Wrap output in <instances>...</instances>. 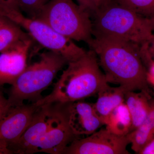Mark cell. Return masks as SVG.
<instances>
[{"label": "cell", "mask_w": 154, "mask_h": 154, "mask_svg": "<svg viewBox=\"0 0 154 154\" xmlns=\"http://www.w3.org/2000/svg\"><path fill=\"white\" fill-rule=\"evenodd\" d=\"M78 5L85 9L88 12H91L93 9L91 0H76Z\"/></svg>", "instance_id": "cell-23"}, {"label": "cell", "mask_w": 154, "mask_h": 154, "mask_svg": "<svg viewBox=\"0 0 154 154\" xmlns=\"http://www.w3.org/2000/svg\"><path fill=\"white\" fill-rule=\"evenodd\" d=\"M94 36L88 45L99 57L107 82L118 85L125 92L138 90L149 94L140 47L113 37Z\"/></svg>", "instance_id": "cell-2"}, {"label": "cell", "mask_w": 154, "mask_h": 154, "mask_svg": "<svg viewBox=\"0 0 154 154\" xmlns=\"http://www.w3.org/2000/svg\"><path fill=\"white\" fill-rule=\"evenodd\" d=\"M93 35L113 37L146 48L154 34L149 19L110 0L91 14Z\"/></svg>", "instance_id": "cell-4"}, {"label": "cell", "mask_w": 154, "mask_h": 154, "mask_svg": "<svg viewBox=\"0 0 154 154\" xmlns=\"http://www.w3.org/2000/svg\"></svg>", "instance_id": "cell-28"}, {"label": "cell", "mask_w": 154, "mask_h": 154, "mask_svg": "<svg viewBox=\"0 0 154 154\" xmlns=\"http://www.w3.org/2000/svg\"><path fill=\"white\" fill-rule=\"evenodd\" d=\"M110 1V0H91L93 5V9L91 12V14L100 6H102Z\"/></svg>", "instance_id": "cell-25"}, {"label": "cell", "mask_w": 154, "mask_h": 154, "mask_svg": "<svg viewBox=\"0 0 154 154\" xmlns=\"http://www.w3.org/2000/svg\"><path fill=\"white\" fill-rule=\"evenodd\" d=\"M149 112L147 117L140 126L128 134L131 149L138 153L154 137V99L150 102Z\"/></svg>", "instance_id": "cell-14"}, {"label": "cell", "mask_w": 154, "mask_h": 154, "mask_svg": "<svg viewBox=\"0 0 154 154\" xmlns=\"http://www.w3.org/2000/svg\"><path fill=\"white\" fill-rule=\"evenodd\" d=\"M121 5L134 11L142 17L154 16V0H116Z\"/></svg>", "instance_id": "cell-17"}, {"label": "cell", "mask_w": 154, "mask_h": 154, "mask_svg": "<svg viewBox=\"0 0 154 154\" xmlns=\"http://www.w3.org/2000/svg\"><path fill=\"white\" fill-rule=\"evenodd\" d=\"M105 125L106 128L117 135L126 136L131 132L132 120L125 102L117 106L110 113Z\"/></svg>", "instance_id": "cell-15"}, {"label": "cell", "mask_w": 154, "mask_h": 154, "mask_svg": "<svg viewBox=\"0 0 154 154\" xmlns=\"http://www.w3.org/2000/svg\"><path fill=\"white\" fill-rule=\"evenodd\" d=\"M148 49L149 54L150 56L152 54L154 55V34L153 37L152 38V40H151L150 42H149V45Z\"/></svg>", "instance_id": "cell-26"}, {"label": "cell", "mask_w": 154, "mask_h": 154, "mask_svg": "<svg viewBox=\"0 0 154 154\" xmlns=\"http://www.w3.org/2000/svg\"><path fill=\"white\" fill-rule=\"evenodd\" d=\"M125 91L119 86L112 87L106 84L99 91L98 99L93 104L94 110L103 124L105 122L110 113L115 108L125 102Z\"/></svg>", "instance_id": "cell-12"}, {"label": "cell", "mask_w": 154, "mask_h": 154, "mask_svg": "<svg viewBox=\"0 0 154 154\" xmlns=\"http://www.w3.org/2000/svg\"><path fill=\"white\" fill-rule=\"evenodd\" d=\"M149 65V70L147 73V80L149 84L154 86V60H152Z\"/></svg>", "instance_id": "cell-22"}, {"label": "cell", "mask_w": 154, "mask_h": 154, "mask_svg": "<svg viewBox=\"0 0 154 154\" xmlns=\"http://www.w3.org/2000/svg\"><path fill=\"white\" fill-rule=\"evenodd\" d=\"M13 154L10 149L8 145L5 141L0 139V154Z\"/></svg>", "instance_id": "cell-24"}, {"label": "cell", "mask_w": 154, "mask_h": 154, "mask_svg": "<svg viewBox=\"0 0 154 154\" xmlns=\"http://www.w3.org/2000/svg\"><path fill=\"white\" fill-rule=\"evenodd\" d=\"M139 154H154V137L138 152Z\"/></svg>", "instance_id": "cell-21"}, {"label": "cell", "mask_w": 154, "mask_h": 154, "mask_svg": "<svg viewBox=\"0 0 154 154\" xmlns=\"http://www.w3.org/2000/svg\"><path fill=\"white\" fill-rule=\"evenodd\" d=\"M13 107L0 88V123Z\"/></svg>", "instance_id": "cell-20"}, {"label": "cell", "mask_w": 154, "mask_h": 154, "mask_svg": "<svg viewBox=\"0 0 154 154\" xmlns=\"http://www.w3.org/2000/svg\"><path fill=\"white\" fill-rule=\"evenodd\" d=\"M42 47L58 53L69 62L78 59L86 51L77 45L72 40L61 35L45 22L25 17L21 11L11 18Z\"/></svg>", "instance_id": "cell-7"}, {"label": "cell", "mask_w": 154, "mask_h": 154, "mask_svg": "<svg viewBox=\"0 0 154 154\" xmlns=\"http://www.w3.org/2000/svg\"><path fill=\"white\" fill-rule=\"evenodd\" d=\"M30 36L17 23L0 14V53L17 42Z\"/></svg>", "instance_id": "cell-16"}, {"label": "cell", "mask_w": 154, "mask_h": 154, "mask_svg": "<svg viewBox=\"0 0 154 154\" xmlns=\"http://www.w3.org/2000/svg\"><path fill=\"white\" fill-rule=\"evenodd\" d=\"M68 63L58 53L49 50L42 53L39 60L28 65L9 89L8 99L12 106L23 104L25 100L34 103L42 99V93Z\"/></svg>", "instance_id": "cell-5"}, {"label": "cell", "mask_w": 154, "mask_h": 154, "mask_svg": "<svg viewBox=\"0 0 154 154\" xmlns=\"http://www.w3.org/2000/svg\"><path fill=\"white\" fill-rule=\"evenodd\" d=\"M149 98V94L142 91L139 93L134 91L125 92V103L132 120L131 132L140 126L147 117L150 107Z\"/></svg>", "instance_id": "cell-13"}, {"label": "cell", "mask_w": 154, "mask_h": 154, "mask_svg": "<svg viewBox=\"0 0 154 154\" xmlns=\"http://www.w3.org/2000/svg\"><path fill=\"white\" fill-rule=\"evenodd\" d=\"M20 0H0V14L9 18L15 12L21 11Z\"/></svg>", "instance_id": "cell-19"}, {"label": "cell", "mask_w": 154, "mask_h": 154, "mask_svg": "<svg viewBox=\"0 0 154 154\" xmlns=\"http://www.w3.org/2000/svg\"><path fill=\"white\" fill-rule=\"evenodd\" d=\"M52 92L38 102L37 106L45 104H69L98 94L106 84L105 75L100 69L96 53L86 51L81 57L69 62Z\"/></svg>", "instance_id": "cell-3"}, {"label": "cell", "mask_w": 154, "mask_h": 154, "mask_svg": "<svg viewBox=\"0 0 154 154\" xmlns=\"http://www.w3.org/2000/svg\"><path fill=\"white\" fill-rule=\"evenodd\" d=\"M33 41L30 36L0 53V88L7 84L12 85L25 71Z\"/></svg>", "instance_id": "cell-9"}, {"label": "cell", "mask_w": 154, "mask_h": 154, "mask_svg": "<svg viewBox=\"0 0 154 154\" xmlns=\"http://www.w3.org/2000/svg\"><path fill=\"white\" fill-rule=\"evenodd\" d=\"M50 0H20L19 8L21 12L28 18L34 19Z\"/></svg>", "instance_id": "cell-18"}, {"label": "cell", "mask_w": 154, "mask_h": 154, "mask_svg": "<svg viewBox=\"0 0 154 154\" xmlns=\"http://www.w3.org/2000/svg\"><path fill=\"white\" fill-rule=\"evenodd\" d=\"M38 108L34 103L12 107L0 123V139L8 146L17 142L30 125Z\"/></svg>", "instance_id": "cell-10"}, {"label": "cell", "mask_w": 154, "mask_h": 154, "mask_svg": "<svg viewBox=\"0 0 154 154\" xmlns=\"http://www.w3.org/2000/svg\"><path fill=\"white\" fill-rule=\"evenodd\" d=\"M77 101L69 106V125L75 135H89L104 125L97 116L93 104Z\"/></svg>", "instance_id": "cell-11"}, {"label": "cell", "mask_w": 154, "mask_h": 154, "mask_svg": "<svg viewBox=\"0 0 154 154\" xmlns=\"http://www.w3.org/2000/svg\"><path fill=\"white\" fill-rule=\"evenodd\" d=\"M127 135L119 136L106 128H102L85 138L75 140L63 154H130L127 149L130 143Z\"/></svg>", "instance_id": "cell-8"}, {"label": "cell", "mask_w": 154, "mask_h": 154, "mask_svg": "<svg viewBox=\"0 0 154 154\" xmlns=\"http://www.w3.org/2000/svg\"><path fill=\"white\" fill-rule=\"evenodd\" d=\"M34 19L71 40L88 44L93 38L90 14L72 0H50Z\"/></svg>", "instance_id": "cell-6"}, {"label": "cell", "mask_w": 154, "mask_h": 154, "mask_svg": "<svg viewBox=\"0 0 154 154\" xmlns=\"http://www.w3.org/2000/svg\"><path fill=\"white\" fill-rule=\"evenodd\" d=\"M69 104L38 106L30 125L19 140L9 146L13 154H63L78 138L69 125Z\"/></svg>", "instance_id": "cell-1"}, {"label": "cell", "mask_w": 154, "mask_h": 154, "mask_svg": "<svg viewBox=\"0 0 154 154\" xmlns=\"http://www.w3.org/2000/svg\"><path fill=\"white\" fill-rule=\"evenodd\" d=\"M149 19L152 28L153 30H154V16L152 18H149Z\"/></svg>", "instance_id": "cell-27"}]
</instances>
